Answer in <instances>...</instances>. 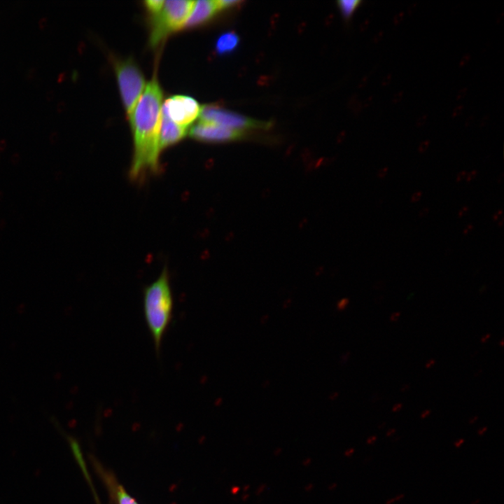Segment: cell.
Returning a JSON list of instances; mask_svg holds the SVG:
<instances>
[{
    "instance_id": "bcb514c9",
    "label": "cell",
    "mask_w": 504,
    "mask_h": 504,
    "mask_svg": "<svg viewBox=\"0 0 504 504\" xmlns=\"http://www.w3.org/2000/svg\"><path fill=\"white\" fill-rule=\"evenodd\" d=\"M385 425H386V422H384L383 424H382L379 426V428H382Z\"/></svg>"
},
{
    "instance_id": "74e56055",
    "label": "cell",
    "mask_w": 504,
    "mask_h": 504,
    "mask_svg": "<svg viewBox=\"0 0 504 504\" xmlns=\"http://www.w3.org/2000/svg\"><path fill=\"white\" fill-rule=\"evenodd\" d=\"M395 432H396V429L391 428V429H389V430L386 432V436H388V437H391L392 435H393V434L395 433Z\"/></svg>"
},
{
    "instance_id": "9a60e30c",
    "label": "cell",
    "mask_w": 504,
    "mask_h": 504,
    "mask_svg": "<svg viewBox=\"0 0 504 504\" xmlns=\"http://www.w3.org/2000/svg\"><path fill=\"white\" fill-rule=\"evenodd\" d=\"M493 220L497 222V224L498 227H502L503 225V210H498L496 211L493 216Z\"/></svg>"
},
{
    "instance_id": "f1b7e54d",
    "label": "cell",
    "mask_w": 504,
    "mask_h": 504,
    "mask_svg": "<svg viewBox=\"0 0 504 504\" xmlns=\"http://www.w3.org/2000/svg\"><path fill=\"white\" fill-rule=\"evenodd\" d=\"M430 413H431V410H428H428H424V411L421 412V414H420V417H421V419H426V417H428V416L430 414Z\"/></svg>"
},
{
    "instance_id": "7dc6e473",
    "label": "cell",
    "mask_w": 504,
    "mask_h": 504,
    "mask_svg": "<svg viewBox=\"0 0 504 504\" xmlns=\"http://www.w3.org/2000/svg\"><path fill=\"white\" fill-rule=\"evenodd\" d=\"M500 346H503V339H501V340L500 341Z\"/></svg>"
},
{
    "instance_id": "8992f818",
    "label": "cell",
    "mask_w": 504,
    "mask_h": 504,
    "mask_svg": "<svg viewBox=\"0 0 504 504\" xmlns=\"http://www.w3.org/2000/svg\"><path fill=\"white\" fill-rule=\"evenodd\" d=\"M201 106L193 97L176 94L167 98L162 113L179 126L186 127L191 124L200 115Z\"/></svg>"
},
{
    "instance_id": "e575fe53",
    "label": "cell",
    "mask_w": 504,
    "mask_h": 504,
    "mask_svg": "<svg viewBox=\"0 0 504 504\" xmlns=\"http://www.w3.org/2000/svg\"><path fill=\"white\" fill-rule=\"evenodd\" d=\"M464 442H465V440H464L463 438H460L459 440H458L457 441H456V442H454V446H455L456 448H458L459 447H461V446L463 444Z\"/></svg>"
},
{
    "instance_id": "9c48e42d",
    "label": "cell",
    "mask_w": 504,
    "mask_h": 504,
    "mask_svg": "<svg viewBox=\"0 0 504 504\" xmlns=\"http://www.w3.org/2000/svg\"><path fill=\"white\" fill-rule=\"evenodd\" d=\"M218 11L216 1L200 0L195 1L192 9L183 27L192 28L209 21Z\"/></svg>"
},
{
    "instance_id": "2e32d148",
    "label": "cell",
    "mask_w": 504,
    "mask_h": 504,
    "mask_svg": "<svg viewBox=\"0 0 504 504\" xmlns=\"http://www.w3.org/2000/svg\"><path fill=\"white\" fill-rule=\"evenodd\" d=\"M477 176V172L476 170H472L470 173L467 174L465 177L466 182H470L472 180H474Z\"/></svg>"
},
{
    "instance_id": "ac0fdd59",
    "label": "cell",
    "mask_w": 504,
    "mask_h": 504,
    "mask_svg": "<svg viewBox=\"0 0 504 504\" xmlns=\"http://www.w3.org/2000/svg\"><path fill=\"white\" fill-rule=\"evenodd\" d=\"M466 175H467V173L464 171L459 172L456 175V181L461 182L463 179H465Z\"/></svg>"
},
{
    "instance_id": "484cf974",
    "label": "cell",
    "mask_w": 504,
    "mask_h": 504,
    "mask_svg": "<svg viewBox=\"0 0 504 504\" xmlns=\"http://www.w3.org/2000/svg\"><path fill=\"white\" fill-rule=\"evenodd\" d=\"M474 228V225L472 224H468L466 225V227L463 230V234H468L470 233Z\"/></svg>"
},
{
    "instance_id": "603a6c76",
    "label": "cell",
    "mask_w": 504,
    "mask_h": 504,
    "mask_svg": "<svg viewBox=\"0 0 504 504\" xmlns=\"http://www.w3.org/2000/svg\"><path fill=\"white\" fill-rule=\"evenodd\" d=\"M403 497H404L403 494H399L398 496H397L391 499L388 500L386 502V504H392V503H395L396 501L399 500L400 499L402 498Z\"/></svg>"
},
{
    "instance_id": "f546056e",
    "label": "cell",
    "mask_w": 504,
    "mask_h": 504,
    "mask_svg": "<svg viewBox=\"0 0 504 504\" xmlns=\"http://www.w3.org/2000/svg\"><path fill=\"white\" fill-rule=\"evenodd\" d=\"M402 403H397V404L394 405L393 407H392V412H398L399 410H400V409H402Z\"/></svg>"
},
{
    "instance_id": "ee69618b",
    "label": "cell",
    "mask_w": 504,
    "mask_h": 504,
    "mask_svg": "<svg viewBox=\"0 0 504 504\" xmlns=\"http://www.w3.org/2000/svg\"><path fill=\"white\" fill-rule=\"evenodd\" d=\"M503 178V174L501 173V174H500L498 178V183H500L502 182Z\"/></svg>"
},
{
    "instance_id": "7402d4cb",
    "label": "cell",
    "mask_w": 504,
    "mask_h": 504,
    "mask_svg": "<svg viewBox=\"0 0 504 504\" xmlns=\"http://www.w3.org/2000/svg\"><path fill=\"white\" fill-rule=\"evenodd\" d=\"M385 286V282L384 281H378L375 282L374 285V288L375 290H380L382 289Z\"/></svg>"
},
{
    "instance_id": "8fae6325",
    "label": "cell",
    "mask_w": 504,
    "mask_h": 504,
    "mask_svg": "<svg viewBox=\"0 0 504 504\" xmlns=\"http://www.w3.org/2000/svg\"><path fill=\"white\" fill-rule=\"evenodd\" d=\"M360 3L361 1L358 0H341L337 2V4L342 15L346 19H349L358 8Z\"/></svg>"
},
{
    "instance_id": "ffe728a7",
    "label": "cell",
    "mask_w": 504,
    "mask_h": 504,
    "mask_svg": "<svg viewBox=\"0 0 504 504\" xmlns=\"http://www.w3.org/2000/svg\"><path fill=\"white\" fill-rule=\"evenodd\" d=\"M429 210H430V209L428 206H425V207L422 208L419 213V216L420 218L425 217L429 213Z\"/></svg>"
},
{
    "instance_id": "7bdbcfd3",
    "label": "cell",
    "mask_w": 504,
    "mask_h": 504,
    "mask_svg": "<svg viewBox=\"0 0 504 504\" xmlns=\"http://www.w3.org/2000/svg\"><path fill=\"white\" fill-rule=\"evenodd\" d=\"M452 251H452L451 248H448L445 251V255H446V256L449 255L452 253Z\"/></svg>"
},
{
    "instance_id": "3957f363",
    "label": "cell",
    "mask_w": 504,
    "mask_h": 504,
    "mask_svg": "<svg viewBox=\"0 0 504 504\" xmlns=\"http://www.w3.org/2000/svg\"><path fill=\"white\" fill-rule=\"evenodd\" d=\"M194 1H164L160 12L151 16L150 43L157 46L169 34L183 28L192 7Z\"/></svg>"
},
{
    "instance_id": "7c38bea8",
    "label": "cell",
    "mask_w": 504,
    "mask_h": 504,
    "mask_svg": "<svg viewBox=\"0 0 504 504\" xmlns=\"http://www.w3.org/2000/svg\"><path fill=\"white\" fill-rule=\"evenodd\" d=\"M144 6L151 16L155 15L162 10L164 1L163 0H148L145 1Z\"/></svg>"
},
{
    "instance_id": "8d00e7d4",
    "label": "cell",
    "mask_w": 504,
    "mask_h": 504,
    "mask_svg": "<svg viewBox=\"0 0 504 504\" xmlns=\"http://www.w3.org/2000/svg\"><path fill=\"white\" fill-rule=\"evenodd\" d=\"M487 430L486 426H483L481 428H479L477 431V433L479 435H482L484 434V433Z\"/></svg>"
},
{
    "instance_id": "f6af8a7d",
    "label": "cell",
    "mask_w": 504,
    "mask_h": 504,
    "mask_svg": "<svg viewBox=\"0 0 504 504\" xmlns=\"http://www.w3.org/2000/svg\"><path fill=\"white\" fill-rule=\"evenodd\" d=\"M477 353H478V351H475V352H473V354H471V356H471V358H473V357H475V356H476V355L477 354Z\"/></svg>"
},
{
    "instance_id": "d4e9b609",
    "label": "cell",
    "mask_w": 504,
    "mask_h": 504,
    "mask_svg": "<svg viewBox=\"0 0 504 504\" xmlns=\"http://www.w3.org/2000/svg\"><path fill=\"white\" fill-rule=\"evenodd\" d=\"M400 316V312H394L390 316L389 319L391 321L395 322V321H398Z\"/></svg>"
},
{
    "instance_id": "d590c367",
    "label": "cell",
    "mask_w": 504,
    "mask_h": 504,
    "mask_svg": "<svg viewBox=\"0 0 504 504\" xmlns=\"http://www.w3.org/2000/svg\"><path fill=\"white\" fill-rule=\"evenodd\" d=\"M490 336L491 335L489 333L483 335L480 339V342L482 343H485L489 339Z\"/></svg>"
},
{
    "instance_id": "5bb4252c",
    "label": "cell",
    "mask_w": 504,
    "mask_h": 504,
    "mask_svg": "<svg viewBox=\"0 0 504 504\" xmlns=\"http://www.w3.org/2000/svg\"><path fill=\"white\" fill-rule=\"evenodd\" d=\"M218 10L234 7L241 3L240 1L234 0H218L216 1Z\"/></svg>"
},
{
    "instance_id": "4316f807",
    "label": "cell",
    "mask_w": 504,
    "mask_h": 504,
    "mask_svg": "<svg viewBox=\"0 0 504 504\" xmlns=\"http://www.w3.org/2000/svg\"><path fill=\"white\" fill-rule=\"evenodd\" d=\"M65 108V104L63 102H60L58 103L57 106V111L58 113H62L64 111Z\"/></svg>"
},
{
    "instance_id": "cb8c5ba5",
    "label": "cell",
    "mask_w": 504,
    "mask_h": 504,
    "mask_svg": "<svg viewBox=\"0 0 504 504\" xmlns=\"http://www.w3.org/2000/svg\"><path fill=\"white\" fill-rule=\"evenodd\" d=\"M48 23V20L46 18H42L38 22V26L40 29H44Z\"/></svg>"
},
{
    "instance_id": "f35d334b",
    "label": "cell",
    "mask_w": 504,
    "mask_h": 504,
    "mask_svg": "<svg viewBox=\"0 0 504 504\" xmlns=\"http://www.w3.org/2000/svg\"><path fill=\"white\" fill-rule=\"evenodd\" d=\"M376 440H377L376 436L370 437L369 439L368 440V443H369V444L374 443L376 441Z\"/></svg>"
},
{
    "instance_id": "60d3db41",
    "label": "cell",
    "mask_w": 504,
    "mask_h": 504,
    "mask_svg": "<svg viewBox=\"0 0 504 504\" xmlns=\"http://www.w3.org/2000/svg\"><path fill=\"white\" fill-rule=\"evenodd\" d=\"M477 419H478V416H473L469 420V424H473L475 422L477 421Z\"/></svg>"
},
{
    "instance_id": "d6986e66",
    "label": "cell",
    "mask_w": 504,
    "mask_h": 504,
    "mask_svg": "<svg viewBox=\"0 0 504 504\" xmlns=\"http://www.w3.org/2000/svg\"><path fill=\"white\" fill-rule=\"evenodd\" d=\"M387 172H388V168H387V167L382 168V169H380V170L378 172V173H377V177L379 178H384L386 176Z\"/></svg>"
},
{
    "instance_id": "83f0119b",
    "label": "cell",
    "mask_w": 504,
    "mask_h": 504,
    "mask_svg": "<svg viewBox=\"0 0 504 504\" xmlns=\"http://www.w3.org/2000/svg\"><path fill=\"white\" fill-rule=\"evenodd\" d=\"M435 363H436V360L433 358H431L429 360H428V362L426 363L425 368L426 369H429V368H432L435 364Z\"/></svg>"
},
{
    "instance_id": "4dcf8cb0",
    "label": "cell",
    "mask_w": 504,
    "mask_h": 504,
    "mask_svg": "<svg viewBox=\"0 0 504 504\" xmlns=\"http://www.w3.org/2000/svg\"><path fill=\"white\" fill-rule=\"evenodd\" d=\"M66 78V72H62V73H61V74L59 75L57 81H58V83H62V82H63Z\"/></svg>"
},
{
    "instance_id": "e0dca14e",
    "label": "cell",
    "mask_w": 504,
    "mask_h": 504,
    "mask_svg": "<svg viewBox=\"0 0 504 504\" xmlns=\"http://www.w3.org/2000/svg\"><path fill=\"white\" fill-rule=\"evenodd\" d=\"M422 196V192L421 191H416L414 193L412 194L411 197V202H416L419 200H420L421 197Z\"/></svg>"
},
{
    "instance_id": "5b68a950",
    "label": "cell",
    "mask_w": 504,
    "mask_h": 504,
    "mask_svg": "<svg viewBox=\"0 0 504 504\" xmlns=\"http://www.w3.org/2000/svg\"><path fill=\"white\" fill-rule=\"evenodd\" d=\"M200 121L211 122L230 129L244 131L251 129H268L272 122L254 120L228 111L218 104H211L201 108Z\"/></svg>"
},
{
    "instance_id": "4fadbf2b",
    "label": "cell",
    "mask_w": 504,
    "mask_h": 504,
    "mask_svg": "<svg viewBox=\"0 0 504 504\" xmlns=\"http://www.w3.org/2000/svg\"><path fill=\"white\" fill-rule=\"evenodd\" d=\"M117 495L119 504H138L121 486L118 488Z\"/></svg>"
},
{
    "instance_id": "ba28073f",
    "label": "cell",
    "mask_w": 504,
    "mask_h": 504,
    "mask_svg": "<svg viewBox=\"0 0 504 504\" xmlns=\"http://www.w3.org/2000/svg\"><path fill=\"white\" fill-rule=\"evenodd\" d=\"M186 133V127L178 125L162 113L159 134V148L160 152L166 148L179 142L185 137Z\"/></svg>"
},
{
    "instance_id": "30bf717a",
    "label": "cell",
    "mask_w": 504,
    "mask_h": 504,
    "mask_svg": "<svg viewBox=\"0 0 504 504\" xmlns=\"http://www.w3.org/2000/svg\"><path fill=\"white\" fill-rule=\"evenodd\" d=\"M239 41V37L235 32L223 33L216 41L215 51L219 55L229 54L237 48Z\"/></svg>"
},
{
    "instance_id": "52a82bcc",
    "label": "cell",
    "mask_w": 504,
    "mask_h": 504,
    "mask_svg": "<svg viewBox=\"0 0 504 504\" xmlns=\"http://www.w3.org/2000/svg\"><path fill=\"white\" fill-rule=\"evenodd\" d=\"M189 134L193 139L201 142L226 143L243 139L247 133L245 131L200 121L191 127Z\"/></svg>"
},
{
    "instance_id": "1f68e13d",
    "label": "cell",
    "mask_w": 504,
    "mask_h": 504,
    "mask_svg": "<svg viewBox=\"0 0 504 504\" xmlns=\"http://www.w3.org/2000/svg\"><path fill=\"white\" fill-rule=\"evenodd\" d=\"M55 97L54 92L52 90H50L46 94V99L48 101H52Z\"/></svg>"
},
{
    "instance_id": "ab89813d",
    "label": "cell",
    "mask_w": 504,
    "mask_h": 504,
    "mask_svg": "<svg viewBox=\"0 0 504 504\" xmlns=\"http://www.w3.org/2000/svg\"><path fill=\"white\" fill-rule=\"evenodd\" d=\"M487 289V286L486 285L482 286V287L479 290V293L482 294L484 292H485Z\"/></svg>"
},
{
    "instance_id": "d6a6232c",
    "label": "cell",
    "mask_w": 504,
    "mask_h": 504,
    "mask_svg": "<svg viewBox=\"0 0 504 504\" xmlns=\"http://www.w3.org/2000/svg\"><path fill=\"white\" fill-rule=\"evenodd\" d=\"M383 300H384V296H383V295H378V296L375 297L374 302H375V304H381V303L382 302Z\"/></svg>"
},
{
    "instance_id": "7a4b0ae2",
    "label": "cell",
    "mask_w": 504,
    "mask_h": 504,
    "mask_svg": "<svg viewBox=\"0 0 504 504\" xmlns=\"http://www.w3.org/2000/svg\"><path fill=\"white\" fill-rule=\"evenodd\" d=\"M174 297L168 270L164 267L158 277L143 290V312L158 356L164 337L172 322Z\"/></svg>"
},
{
    "instance_id": "836d02e7",
    "label": "cell",
    "mask_w": 504,
    "mask_h": 504,
    "mask_svg": "<svg viewBox=\"0 0 504 504\" xmlns=\"http://www.w3.org/2000/svg\"><path fill=\"white\" fill-rule=\"evenodd\" d=\"M410 384H404V385H402V386H401V388H400V391L402 392H402H405V391H408V390L410 389Z\"/></svg>"
},
{
    "instance_id": "44dd1931",
    "label": "cell",
    "mask_w": 504,
    "mask_h": 504,
    "mask_svg": "<svg viewBox=\"0 0 504 504\" xmlns=\"http://www.w3.org/2000/svg\"><path fill=\"white\" fill-rule=\"evenodd\" d=\"M469 210V207L467 206H463L458 213V216L459 218L463 217Z\"/></svg>"
},
{
    "instance_id": "b9f144b4",
    "label": "cell",
    "mask_w": 504,
    "mask_h": 504,
    "mask_svg": "<svg viewBox=\"0 0 504 504\" xmlns=\"http://www.w3.org/2000/svg\"><path fill=\"white\" fill-rule=\"evenodd\" d=\"M482 372H483V370L482 369H479V370H476V372L474 374L475 377L480 376L482 374Z\"/></svg>"
},
{
    "instance_id": "277c9868",
    "label": "cell",
    "mask_w": 504,
    "mask_h": 504,
    "mask_svg": "<svg viewBox=\"0 0 504 504\" xmlns=\"http://www.w3.org/2000/svg\"><path fill=\"white\" fill-rule=\"evenodd\" d=\"M118 88L127 118L130 120L146 85L143 73L131 59L115 62Z\"/></svg>"
},
{
    "instance_id": "6da1fadb",
    "label": "cell",
    "mask_w": 504,
    "mask_h": 504,
    "mask_svg": "<svg viewBox=\"0 0 504 504\" xmlns=\"http://www.w3.org/2000/svg\"><path fill=\"white\" fill-rule=\"evenodd\" d=\"M162 100V89L156 78H153L146 85L130 118L134 151L129 176L134 181H140L161 171L159 134Z\"/></svg>"
}]
</instances>
